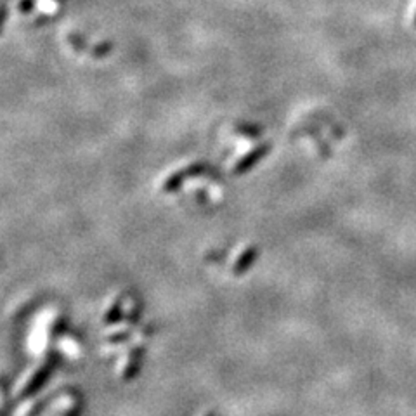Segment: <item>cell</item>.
<instances>
[{
    "label": "cell",
    "instance_id": "1",
    "mask_svg": "<svg viewBox=\"0 0 416 416\" xmlns=\"http://www.w3.org/2000/svg\"><path fill=\"white\" fill-rule=\"evenodd\" d=\"M415 25H416V16H415Z\"/></svg>",
    "mask_w": 416,
    "mask_h": 416
}]
</instances>
